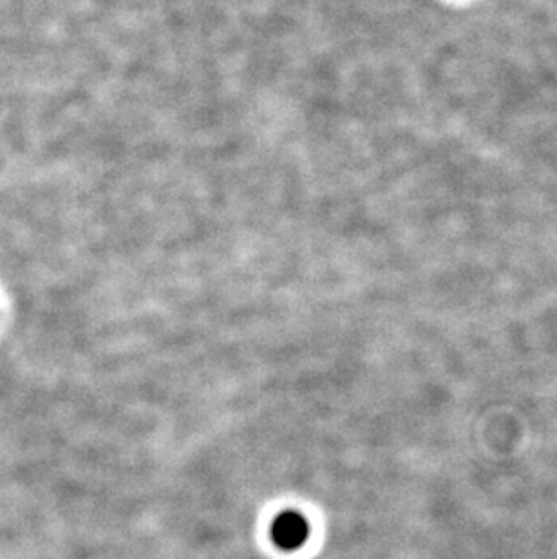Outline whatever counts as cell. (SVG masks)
I'll list each match as a JSON object with an SVG mask.
<instances>
[{
	"mask_svg": "<svg viewBox=\"0 0 557 559\" xmlns=\"http://www.w3.org/2000/svg\"><path fill=\"white\" fill-rule=\"evenodd\" d=\"M270 536L278 549L297 550L310 538V523L299 512L284 511L272 523Z\"/></svg>",
	"mask_w": 557,
	"mask_h": 559,
	"instance_id": "6da1fadb",
	"label": "cell"
}]
</instances>
